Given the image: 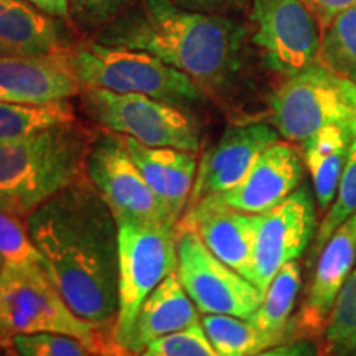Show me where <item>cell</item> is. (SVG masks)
Returning <instances> with one entry per match:
<instances>
[{
    "mask_svg": "<svg viewBox=\"0 0 356 356\" xmlns=\"http://www.w3.org/2000/svg\"><path fill=\"white\" fill-rule=\"evenodd\" d=\"M26 228L70 309L113 341L119 231L99 191L84 175L38 207L26 218Z\"/></svg>",
    "mask_w": 356,
    "mask_h": 356,
    "instance_id": "6da1fadb",
    "label": "cell"
},
{
    "mask_svg": "<svg viewBox=\"0 0 356 356\" xmlns=\"http://www.w3.org/2000/svg\"><path fill=\"white\" fill-rule=\"evenodd\" d=\"M246 30L226 15L193 12L172 0H142L97 42L142 50L190 76L204 92L228 86L241 66Z\"/></svg>",
    "mask_w": 356,
    "mask_h": 356,
    "instance_id": "7a4b0ae2",
    "label": "cell"
},
{
    "mask_svg": "<svg viewBox=\"0 0 356 356\" xmlns=\"http://www.w3.org/2000/svg\"><path fill=\"white\" fill-rule=\"evenodd\" d=\"M95 137L78 122L0 140V210L26 220L44 202L86 175Z\"/></svg>",
    "mask_w": 356,
    "mask_h": 356,
    "instance_id": "3957f363",
    "label": "cell"
},
{
    "mask_svg": "<svg viewBox=\"0 0 356 356\" xmlns=\"http://www.w3.org/2000/svg\"><path fill=\"white\" fill-rule=\"evenodd\" d=\"M32 333L71 335L102 356L115 348L109 338L70 309L42 264L3 262L0 270V343Z\"/></svg>",
    "mask_w": 356,
    "mask_h": 356,
    "instance_id": "277c9868",
    "label": "cell"
},
{
    "mask_svg": "<svg viewBox=\"0 0 356 356\" xmlns=\"http://www.w3.org/2000/svg\"><path fill=\"white\" fill-rule=\"evenodd\" d=\"M70 53L83 89L142 95L175 106L202 101L204 96L203 89L190 76L147 51L91 42Z\"/></svg>",
    "mask_w": 356,
    "mask_h": 356,
    "instance_id": "5b68a950",
    "label": "cell"
},
{
    "mask_svg": "<svg viewBox=\"0 0 356 356\" xmlns=\"http://www.w3.org/2000/svg\"><path fill=\"white\" fill-rule=\"evenodd\" d=\"M270 113L289 142L302 144L327 126L343 127L356 139V83L315 63L275 89Z\"/></svg>",
    "mask_w": 356,
    "mask_h": 356,
    "instance_id": "8992f818",
    "label": "cell"
},
{
    "mask_svg": "<svg viewBox=\"0 0 356 356\" xmlns=\"http://www.w3.org/2000/svg\"><path fill=\"white\" fill-rule=\"evenodd\" d=\"M115 221L119 231V304L113 341L119 348L142 302L177 269V226Z\"/></svg>",
    "mask_w": 356,
    "mask_h": 356,
    "instance_id": "52a82bcc",
    "label": "cell"
},
{
    "mask_svg": "<svg viewBox=\"0 0 356 356\" xmlns=\"http://www.w3.org/2000/svg\"><path fill=\"white\" fill-rule=\"evenodd\" d=\"M84 109L109 132L149 147L198 152V124L181 106L142 95H119L108 89L84 88Z\"/></svg>",
    "mask_w": 356,
    "mask_h": 356,
    "instance_id": "ba28073f",
    "label": "cell"
},
{
    "mask_svg": "<svg viewBox=\"0 0 356 356\" xmlns=\"http://www.w3.org/2000/svg\"><path fill=\"white\" fill-rule=\"evenodd\" d=\"M177 274L200 314L249 318L264 297L251 280L218 259L193 229H177Z\"/></svg>",
    "mask_w": 356,
    "mask_h": 356,
    "instance_id": "9c48e42d",
    "label": "cell"
},
{
    "mask_svg": "<svg viewBox=\"0 0 356 356\" xmlns=\"http://www.w3.org/2000/svg\"><path fill=\"white\" fill-rule=\"evenodd\" d=\"M251 22L267 68L292 78L318 63L322 26L304 0H251Z\"/></svg>",
    "mask_w": 356,
    "mask_h": 356,
    "instance_id": "30bf717a",
    "label": "cell"
},
{
    "mask_svg": "<svg viewBox=\"0 0 356 356\" xmlns=\"http://www.w3.org/2000/svg\"><path fill=\"white\" fill-rule=\"evenodd\" d=\"M86 177L109 204L115 220L177 226L170 210L134 163L122 137L95 139L86 159Z\"/></svg>",
    "mask_w": 356,
    "mask_h": 356,
    "instance_id": "8fae6325",
    "label": "cell"
},
{
    "mask_svg": "<svg viewBox=\"0 0 356 356\" xmlns=\"http://www.w3.org/2000/svg\"><path fill=\"white\" fill-rule=\"evenodd\" d=\"M315 231L310 191L302 186L274 208L261 213L254 239L252 284L264 293L274 275L305 251Z\"/></svg>",
    "mask_w": 356,
    "mask_h": 356,
    "instance_id": "7c38bea8",
    "label": "cell"
},
{
    "mask_svg": "<svg viewBox=\"0 0 356 356\" xmlns=\"http://www.w3.org/2000/svg\"><path fill=\"white\" fill-rule=\"evenodd\" d=\"M279 140V132L269 124H243L226 129L221 139L203 154L186 210L204 198L234 188L257 157Z\"/></svg>",
    "mask_w": 356,
    "mask_h": 356,
    "instance_id": "4fadbf2b",
    "label": "cell"
},
{
    "mask_svg": "<svg viewBox=\"0 0 356 356\" xmlns=\"http://www.w3.org/2000/svg\"><path fill=\"white\" fill-rule=\"evenodd\" d=\"M259 216L233 210L213 198H204L185 210L177 229H193L218 259L252 282Z\"/></svg>",
    "mask_w": 356,
    "mask_h": 356,
    "instance_id": "5bb4252c",
    "label": "cell"
},
{
    "mask_svg": "<svg viewBox=\"0 0 356 356\" xmlns=\"http://www.w3.org/2000/svg\"><path fill=\"white\" fill-rule=\"evenodd\" d=\"M81 91L70 50L0 56V102L44 104L70 99Z\"/></svg>",
    "mask_w": 356,
    "mask_h": 356,
    "instance_id": "9a60e30c",
    "label": "cell"
},
{
    "mask_svg": "<svg viewBox=\"0 0 356 356\" xmlns=\"http://www.w3.org/2000/svg\"><path fill=\"white\" fill-rule=\"evenodd\" d=\"M302 175L304 159L289 142L277 140L257 157L234 188L210 198L233 210L261 215L299 188Z\"/></svg>",
    "mask_w": 356,
    "mask_h": 356,
    "instance_id": "2e32d148",
    "label": "cell"
},
{
    "mask_svg": "<svg viewBox=\"0 0 356 356\" xmlns=\"http://www.w3.org/2000/svg\"><path fill=\"white\" fill-rule=\"evenodd\" d=\"M356 262V215L346 220L317 254L314 277L307 292L297 327L305 333H317L327 327L328 315L338 292Z\"/></svg>",
    "mask_w": 356,
    "mask_h": 356,
    "instance_id": "e0dca14e",
    "label": "cell"
},
{
    "mask_svg": "<svg viewBox=\"0 0 356 356\" xmlns=\"http://www.w3.org/2000/svg\"><path fill=\"white\" fill-rule=\"evenodd\" d=\"M200 318V310L181 286L175 269L142 302L119 350L137 356L154 340L185 330Z\"/></svg>",
    "mask_w": 356,
    "mask_h": 356,
    "instance_id": "ac0fdd59",
    "label": "cell"
},
{
    "mask_svg": "<svg viewBox=\"0 0 356 356\" xmlns=\"http://www.w3.org/2000/svg\"><path fill=\"white\" fill-rule=\"evenodd\" d=\"M122 139L147 184L173 218L180 221L197 178L200 162L197 155L172 147H149L129 137Z\"/></svg>",
    "mask_w": 356,
    "mask_h": 356,
    "instance_id": "d6986e66",
    "label": "cell"
},
{
    "mask_svg": "<svg viewBox=\"0 0 356 356\" xmlns=\"http://www.w3.org/2000/svg\"><path fill=\"white\" fill-rule=\"evenodd\" d=\"M66 50L53 17L26 0H0V56Z\"/></svg>",
    "mask_w": 356,
    "mask_h": 356,
    "instance_id": "ffe728a7",
    "label": "cell"
},
{
    "mask_svg": "<svg viewBox=\"0 0 356 356\" xmlns=\"http://www.w3.org/2000/svg\"><path fill=\"white\" fill-rule=\"evenodd\" d=\"M300 267L296 261L289 262L274 275L266 289L261 305L248 320L257 330L284 338L292 335L291 315L300 291Z\"/></svg>",
    "mask_w": 356,
    "mask_h": 356,
    "instance_id": "44dd1931",
    "label": "cell"
},
{
    "mask_svg": "<svg viewBox=\"0 0 356 356\" xmlns=\"http://www.w3.org/2000/svg\"><path fill=\"white\" fill-rule=\"evenodd\" d=\"M200 322L220 356H252L286 343L284 338L257 330L248 318L234 315L202 314Z\"/></svg>",
    "mask_w": 356,
    "mask_h": 356,
    "instance_id": "7402d4cb",
    "label": "cell"
},
{
    "mask_svg": "<svg viewBox=\"0 0 356 356\" xmlns=\"http://www.w3.org/2000/svg\"><path fill=\"white\" fill-rule=\"evenodd\" d=\"M70 122H76V113L70 99L44 104L0 102V140L24 139Z\"/></svg>",
    "mask_w": 356,
    "mask_h": 356,
    "instance_id": "603a6c76",
    "label": "cell"
},
{
    "mask_svg": "<svg viewBox=\"0 0 356 356\" xmlns=\"http://www.w3.org/2000/svg\"><path fill=\"white\" fill-rule=\"evenodd\" d=\"M318 63L356 83V3L323 29Z\"/></svg>",
    "mask_w": 356,
    "mask_h": 356,
    "instance_id": "cb8c5ba5",
    "label": "cell"
},
{
    "mask_svg": "<svg viewBox=\"0 0 356 356\" xmlns=\"http://www.w3.org/2000/svg\"><path fill=\"white\" fill-rule=\"evenodd\" d=\"M325 338L332 356H356V269L338 292L325 327Z\"/></svg>",
    "mask_w": 356,
    "mask_h": 356,
    "instance_id": "d4e9b609",
    "label": "cell"
},
{
    "mask_svg": "<svg viewBox=\"0 0 356 356\" xmlns=\"http://www.w3.org/2000/svg\"><path fill=\"white\" fill-rule=\"evenodd\" d=\"M356 215V140L351 142L348 159H346L343 173L335 195V200L328 208L320 228L315 234V256L322 251L332 234L340 228L346 220Z\"/></svg>",
    "mask_w": 356,
    "mask_h": 356,
    "instance_id": "484cf974",
    "label": "cell"
},
{
    "mask_svg": "<svg viewBox=\"0 0 356 356\" xmlns=\"http://www.w3.org/2000/svg\"><path fill=\"white\" fill-rule=\"evenodd\" d=\"M0 256L3 262L43 266V257L30 238L26 220L3 210H0Z\"/></svg>",
    "mask_w": 356,
    "mask_h": 356,
    "instance_id": "4316f807",
    "label": "cell"
},
{
    "mask_svg": "<svg viewBox=\"0 0 356 356\" xmlns=\"http://www.w3.org/2000/svg\"><path fill=\"white\" fill-rule=\"evenodd\" d=\"M137 356H220L213 348L202 322L191 325L185 330L162 337L147 345Z\"/></svg>",
    "mask_w": 356,
    "mask_h": 356,
    "instance_id": "83f0119b",
    "label": "cell"
},
{
    "mask_svg": "<svg viewBox=\"0 0 356 356\" xmlns=\"http://www.w3.org/2000/svg\"><path fill=\"white\" fill-rule=\"evenodd\" d=\"M12 341L24 356H102L84 341L63 333L19 335Z\"/></svg>",
    "mask_w": 356,
    "mask_h": 356,
    "instance_id": "f1b7e54d",
    "label": "cell"
},
{
    "mask_svg": "<svg viewBox=\"0 0 356 356\" xmlns=\"http://www.w3.org/2000/svg\"><path fill=\"white\" fill-rule=\"evenodd\" d=\"M70 15L84 26L109 24L122 10L127 0H68Z\"/></svg>",
    "mask_w": 356,
    "mask_h": 356,
    "instance_id": "f546056e",
    "label": "cell"
},
{
    "mask_svg": "<svg viewBox=\"0 0 356 356\" xmlns=\"http://www.w3.org/2000/svg\"><path fill=\"white\" fill-rule=\"evenodd\" d=\"M172 2L193 12L225 15L228 12L244 10L249 0H172Z\"/></svg>",
    "mask_w": 356,
    "mask_h": 356,
    "instance_id": "4dcf8cb0",
    "label": "cell"
},
{
    "mask_svg": "<svg viewBox=\"0 0 356 356\" xmlns=\"http://www.w3.org/2000/svg\"><path fill=\"white\" fill-rule=\"evenodd\" d=\"M310 10L315 13L322 30L345 8L355 6L356 0H304Z\"/></svg>",
    "mask_w": 356,
    "mask_h": 356,
    "instance_id": "1f68e13d",
    "label": "cell"
},
{
    "mask_svg": "<svg viewBox=\"0 0 356 356\" xmlns=\"http://www.w3.org/2000/svg\"><path fill=\"white\" fill-rule=\"evenodd\" d=\"M252 356H317V350L309 340H293L275 345Z\"/></svg>",
    "mask_w": 356,
    "mask_h": 356,
    "instance_id": "d6a6232c",
    "label": "cell"
},
{
    "mask_svg": "<svg viewBox=\"0 0 356 356\" xmlns=\"http://www.w3.org/2000/svg\"><path fill=\"white\" fill-rule=\"evenodd\" d=\"M26 2H30L32 6L47 13V15L53 17V19L58 17V19L68 20L71 17L68 0H26Z\"/></svg>",
    "mask_w": 356,
    "mask_h": 356,
    "instance_id": "836d02e7",
    "label": "cell"
},
{
    "mask_svg": "<svg viewBox=\"0 0 356 356\" xmlns=\"http://www.w3.org/2000/svg\"><path fill=\"white\" fill-rule=\"evenodd\" d=\"M0 356H24L15 348L13 341H2L0 343Z\"/></svg>",
    "mask_w": 356,
    "mask_h": 356,
    "instance_id": "e575fe53",
    "label": "cell"
},
{
    "mask_svg": "<svg viewBox=\"0 0 356 356\" xmlns=\"http://www.w3.org/2000/svg\"><path fill=\"white\" fill-rule=\"evenodd\" d=\"M106 356H136V355H131V353H127V351H122V350H119V348H114L113 351H111V353H108Z\"/></svg>",
    "mask_w": 356,
    "mask_h": 356,
    "instance_id": "d590c367",
    "label": "cell"
},
{
    "mask_svg": "<svg viewBox=\"0 0 356 356\" xmlns=\"http://www.w3.org/2000/svg\"><path fill=\"white\" fill-rule=\"evenodd\" d=\"M2 266H3V257L0 256V270H2Z\"/></svg>",
    "mask_w": 356,
    "mask_h": 356,
    "instance_id": "8d00e7d4",
    "label": "cell"
}]
</instances>
